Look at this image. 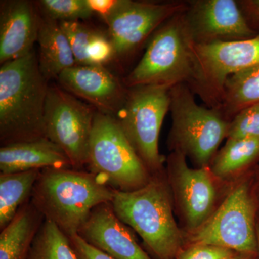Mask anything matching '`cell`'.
Segmentation results:
<instances>
[{
    "mask_svg": "<svg viewBox=\"0 0 259 259\" xmlns=\"http://www.w3.org/2000/svg\"><path fill=\"white\" fill-rule=\"evenodd\" d=\"M186 22L194 44L245 40L258 35L234 0H198L188 5Z\"/></svg>",
    "mask_w": 259,
    "mask_h": 259,
    "instance_id": "obj_12",
    "label": "cell"
},
{
    "mask_svg": "<svg viewBox=\"0 0 259 259\" xmlns=\"http://www.w3.org/2000/svg\"><path fill=\"white\" fill-rule=\"evenodd\" d=\"M35 4L41 14L58 22L79 21L94 15L88 0H40Z\"/></svg>",
    "mask_w": 259,
    "mask_h": 259,
    "instance_id": "obj_24",
    "label": "cell"
},
{
    "mask_svg": "<svg viewBox=\"0 0 259 259\" xmlns=\"http://www.w3.org/2000/svg\"><path fill=\"white\" fill-rule=\"evenodd\" d=\"M257 103H259V65L228 78L218 109L222 114L234 117L243 109Z\"/></svg>",
    "mask_w": 259,
    "mask_h": 259,
    "instance_id": "obj_21",
    "label": "cell"
},
{
    "mask_svg": "<svg viewBox=\"0 0 259 259\" xmlns=\"http://www.w3.org/2000/svg\"><path fill=\"white\" fill-rule=\"evenodd\" d=\"M117 217L142 238L158 259H175L183 238L173 215L171 196L158 175L131 192L114 190L111 202Z\"/></svg>",
    "mask_w": 259,
    "mask_h": 259,
    "instance_id": "obj_3",
    "label": "cell"
},
{
    "mask_svg": "<svg viewBox=\"0 0 259 259\" xmlns=\"http://www.w3.org/2000/svg\"><path fill=\"white\" fill-rule=\"evenodd\" d=\"M97 110L61 87L49 85L46 102V137L59 146L74 169L88 166Z\"/></svg>",
    "mask_w": 259,
    "mask_h": 259,
    "instance_id": "obj_9",
    "label": "cell"
},
{
    "mask_svg": "<svg viewBox=\"0 0 259 259\" xmlns=\"http://www.w3.org/2000/svg\"><path fill=\"white\" fill-rule=\"evenodd\" d=\"M27 259H78L69 236L45 220L32 242Z\"/></svg>",
    "mask_w": 259,
    "mask_h": 259,
    "instance_id": "obj_23",
    "label": "cell"
},
{
    "mask_svg": "<svg viewBox=\"0 0 259 259\" xmlns=\"http://www.w3.org/2000/svg\"><path fill=\"white\" fill-rule=\"evenodd\" d=\"M188 8L182 2L149 3L123 0L105 20L115 58H124L138 49L163 23Z\"/></svg>",
    "mask_w": 259,
    "mask_h": 259,
    "instance_id": "obj_11",
    "label": "cell"
},
{
    "mask_svg": "<svg viewBox=\"0 0 259 259\" xmlns=\"http://www.w3.org/2000/svg\"><path fill=\"white\" fill-rule=\"evenodd\" d=\"M228 139H259V103L243 109L230 122Z\"/></svg>",
    "mask_w": 259,
    "mask_h": 259,
    "instance_id": "obj_26",
    "label": "cell"
},
{
    "mask_svg": "<svg viewBox=\"0 0 259 259\" xmlns=\"http://www.w3.org/2000/svg\"><path fill=\"white\" fill-rule=\"evenodd\" d=\"M259 156V139H228L224 147L215 156L212 172L226 177L241 170Z\"/></svg>",
    "mask_w": 259,
    "mask_h": 259,
    "instance_id": "obj_22",
    "label": "cell"
},
{
    "mask_svg": "<svg viewBox=\"0 0 259 259\" xmlns=\"http://www.w3.org/2000/svg\"><path fill=\"white\" fill-rule=\"evenodd\" d=\"M57 79L66 92L112 117L120 112L128 93L125 83L100 65H76L63 71Z\"/></svg>",
    "mask_w": 259,
    "mask_h": 259,
    "instance_id": "obj_13",
    "label": "cell"
},
{
    "mask_svg": "<svg viewBox=\"0 0 259 259\" xmlns=\"http://www.w3.org/2000/svg\"><path fill=\"white\" fill-rule=\"evenodd\" d=\"M113 193L90 171L47 168L40 171L30 200L45 220L70 237L78 234L97 206L111 202Z\"/></svg>",
    "mask_w": 259,
    "mask_h": 259,
    "instance_id": "obj_2",
    "label": "cell"
},
{
    "mask_svg": "<svg viewBox=\"0 0 259 259\" xmlns=\"http://www.w3.org/2000/svg\"><path fill=\"white\" fill-rule=\"evenodd\" d=\"M255 255H243V259H254Z\"/></svg>",
    "mask_w": 259,
    "mask_h": 259,
    "instance_id": "obj_34",
    "label": "cell"
},
{
    "mask_svg": "<svg viewBox=\"0 0 259 259\" xmlns=\"http://www.w3.org/2000/svg\"><path fill=\"white\" fill-rule=\"evenodd\" d=\"M172 127L169 143L175 151L205 167L228 135L230 122L218 108L200 106L186 83L170 90Z\"/></svg>",
    "mask_w": 259,
    "mask_h": 259,
    "instance_id": "obj_6",
    "label": "cell"
},
{
    "mask_svg": "<svg viewBox=\"0 0 259 259\" xmlns=\"http://www.w3.org/2000/svg\"><path fill=\"white\" fill-rule=\"evenodd\" d=\"M59 24L69 40L76 65H91L88 47L98 30L80 21H62Z\"/></svg>",
    "mask_w": 259,
    "mask_h": 259,
    "instance_id": "obj_25",
    "label": "cell"
},
{
    "mask_svg": "<svg viewBox=\"0 0 259 259\" xmlns=\"http://www.w3.org/2000/svg\"><path fill=\"white\" fill-rule=\"evenodd\" d=\"M123 0H88L89 5L94 13L101 17L104 21L120 8Z\"/></svg>",
    "mask_w": 259,
    "mask_h": 259,
    "instance_id": "obj_30",
    "label": "cell"
},
{
    "mask_svg": "<svg viewBox=\"0 0 259 259\" xmlns=\"http://www.w3.org/2000/svg\"><path fill=\"white\" fill-rule=\"evenodd\" d=\"M243 255L244 254H241L240 255H237L236 254H234L233 255H232V256L229 257V258L226 259H243Z\"/></svg>",
    "mask_w": 259,
    "mask_h": 259,
    "instance_id": "obj_32",
    "label": "cell"
},
{
    "mask_svg": "<svg viewBox=\"0 0 259 259\" xmlns=\"http://www.w3.org/2000/svg\"><path fill=\"white\" fill-rule=\"evenodd\" d=\"M171 87L146 85L128 88L115 119L130 144L151 175H158L165 157L158 149L160 132L170 108Z\"/></svg>",
    "mask_w": 259,
    "mask_h": 259,
    "instance_id": "obj_7",
    "label": "cell"
},
{
    "mask_svg": "<svg viewBox=\"0 0 259 259\" xmlns=\"http://www.w3.org/2000/svg\"><path fill=\"white\" fill-rule=\"evenodd\" d=\"M40 14L37 5L28 0H5L0 3V64L33 51L37 42Z\"/></svg>",
    "mask_w": 259,
    "mask_h": 259,
    "instance_id": "obj_16",
    "label": "cell"
},
{
    "mask_svg": "<svg viewBox=\"0 0 259 259\" xmlns=\"http://www.w3.org/2000/svg\"><path fill=\"white\" fill-rule=\"evenodd\" d=\"M255 206L246 183L238 185L197 229L194 244L214 245L241 254L258 253Z\"/></svg>",
    "mask_w": 259,
    "mask_h": 259,
    "instance_id": "obj_10",
    "label": "cell"
},
{
    "mask_svg": "<svg viewBox=\"0 0 259 259\" xmlns=\"http://www.w3.org/2000/svg\"><path fill=\"white\" fill-rule=\"evenodd\" d=\"M242 8L259 24V0L241 1Z\"/></svg>",
    "mask_w": 259,
    "mask_h": 259,
    "instance_id": "obj_31",
    "label": "cell"
},
{
    "mask_svg": "<svg viewBox=\"0 0 259 259\" xmlns=\"http://www.w3.org/2000/svg\"><path fill=\"white\" fill-rule=\"evenodd\" d=\"M87 167L104 185L120 192L141 188L153 176L115 117L98 111L94 120Z\"/></svg>",
    "mask_w": 259,
    "mask_h": 259,
    "instance_id": "obj_5",
    "label": "cell"
},
{
    "mask_svg": "<svg viewBox=\"0 0 259 259\" xmlns=\"http://www.w3.org/2000/svg\"><path fill=\"white\" fill-rule=\"evenodd\" d=\"M45 218L28 200L0 233V259H27Z\"/></svg>",
    "mask_w": 259,
    "mask_h": 259,
    "instance_id": "obj_19",
    "label": "cell"
},
{
    "mask_svg": "<svg viewBox=\"0 0 259 259\" xmlns=\"http://www.w3.org/2000/svg\"><path fill=\"white\" fill-rule=\"evenodd\" d=\"M47 168H74L64 151L47 138L0 148V173Z\"/></svg>",
    "mask_w": 259,
    "mask_h": 259,
    "instance_id": "obj_17",
    "label": "cell"
},
{
    "mask_svg": "<svg viewBox=\"0 0 259 259\" xmlns=\"http://www.w3.org/2000/svg\"><path fill=\"white\" fill-rule=\"evenodd\" d=\"M40 14L37 56L40 71L49 81L58 79L63 71L76 66V63L59 22Z\"/></svg>",
    "mask_w": 259,
    "mask_h": 259,
    "instance_id": "obj_18",
    "label": "cell"
},
{
    "mask_svg": "<svg viewBox=\"0 0 259 259\" xmlns=\"http://www.w3.org/2000/svg\"><path fill=\"white\" fill-rule=\"evenodd\" d=\"M88 55L91 65L105 66L115 59V49L109 35L98 30L90 42Z\"/></svg>",
    "mask_w": 259,
    "mask_h": 259,
    "instance_id": "obj_27",
    "label": "cell"
},
{
    "mask_svg": "<svg viewBox=\"0 0 259 259\" xmlns=\"http://www.w3.org/2000/svg\"><path fill=\"white\" fill-rule=\"evenodd\" d=\"M78 235L114 259H152L140 246L129 227L117 217L110 202L94 208Z\"/></svg>",
    "mask_w": 259,
    "mask_h": 259,
    "instance_id": "obj_15",
    "label": "cell"
},
{
    "mask_svg": "<svg viewBox=\"0 0 259 259\" xmlns=\"http://www.w3.org/2000/svg\"><path fill=\"white\" fill-rule=\"evenodd\" d=\"M185 13L172 17L153 34L142 59L123 80L127 88L190 84L194 75V42Z\"/></svg>",
    "mask_w": 259,
    "mask_h": 259,
    "instance_id": "obj_4",
    "label": "cell"
},
{
    "mask_svg": "<svg viewBox=\"0 0 259 259\" xmlns=\"http://www.w3.org/2000/svg\"><path fill=\"white\" fill-rule=\"evenodd\" d=\"M40 171L0 173V230L8 226L20 207L30 200Z\"/></svg>",
    "mask_w": 259,
    "mask_h": 259,
    "instance_id": "obj_20",
    "label": "cell"
},
{
    "mask_svg": "<svg viewBox=\"0 0 259 259\" xmlns=\"http://www.w3.org/2000/svg\"><path fill=\"white\" fill-rule=\"evenodd\" d=\"M256 233H257V241H258V259H259V224L258 227L256 228Z\"/></svg>",
    "mask_w": 259,
    "mask_h": 259,
    "instance_id": "obj_33",
    "label": "cell"
},
{
    "mask_svg": "<svg viewBox=\"0 0 259 259\" xmlns=\"http://www.w3.org/2000/svg\"><path fill=\"white\" fill-rule=\"evenodd\" d=\"M193 56L190 87L207 105L218 108L228 78L259 65V33L236 41L194 44Z\"/></svg>",
    "mask_w": 259,
    "mask_h": 259,
    "instance_id": "obj_8",
    "label": "cell"
},
{
    "mask_svg": "<svg viewBox=\"0 0 259 259\" xmlns=\"http://www.w3.org/2000/svg\"><path fill=\"white\" fill-rule=\"evenodd\" d=\"M233 251L214 245L194 244L182 250L177 259H226L234 255Z\"/></svg>",
    "mask_w": 259,
    "mask_h": 259,
    "instance_id": "obj_28",
    "label": "cell"
},
{
    "mask_svg": "<svg viewBox=\"0 0 259 259\" xmlns=\"http://www.w3.org/2000/svg\"><path fill=\"white\" fill-rule=\"evenodd\" d=\"M69 238L78 259H114L89 244L78 234L73 235Z\"/></svg>",
    "mask_w": 259,
    "mask_h": 259,
    "instance_id": "obj_29",
    "label": "cell"
},
{
    "mask_svg": "<svg viewBox=\"0 0 259 259\" xmlns=\"http://www.w3.org/2000/svg\"><path fill=\"white\" fill-rule=\"evenodd\" d=\"M49 87L34 50L1 65V146L47 138L44 117Z\"/></svg>",
    "mask_w": 259,
    "mask_h": 259,
    "instance_id": "obj_1",
    "label": "cell"
},
{
    "mask_svg": "<svg viewBox=\"0 0 259 259\" xmlns=\"http://www.w3.org/2000/svg\"><path fill=\"white\" fill-rule=\"evenodd\" d=\"M168 169L175 193L187 224L198 229L211 216L215 187L205 167L192 168L183 153L175 151L168 158Z\"/></svg>",
    "mask_w": 259,
    "mask_h": 259,
    "instance_id": "obj_14",
    "label": "cell"
}]
</instances>
